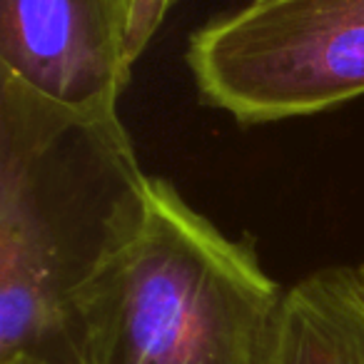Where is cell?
I'll return each instance as SVG.
<instances>
[{
	"instance_id": "obj_7",
	"label": "cell",
	"mask_w": 364,
	"mask_h": 364,
	"mask_svg": "<svg viewBox=\"0 0 364 364\" xmlns=\"http://www.w3.org/2000/svg\"><path fill=\"white\" fill-rule=\"evenodd\" d=\"M11 364H36V362H11Z\"/></svg>"
},
{
	"instance_id": "obj_6",
	"label": "cell",
	"mask_w": 364,
	"mask_h": 364,
	"mask_svg": "<svg viewBox=\"0 0 364 364\" xmlns=\"http://www.w3.org/2000/svg\"><path fill=\"white\" fill-rule=\"evenodd\" d=\"M357 272H359V279H362V284H364V262L357 267Z\"/></svg>"
},
{
	"instance_id": "obj_1",
	"label": "cell",
	"mask_w": 364,
	"mask_h": 364,
	"mask_svg": "<svg viewBox=\"0 0 364 364\" xmlns=\"http://www.w3.org/2000/svg\"><path fill=\"white\" fill-rule=\"evenodd\" d=\"M147 193L117 107H70L0 75V364H87V299Z\"/></svg>"
},
{
	"instance_id": "obj_5",
	"label": "cell",
	"mask_w": 364,
	"mask_h": 364,
	"mask_svg": "<svg viewBox=\"0 0 364 364\" xmlns=\"http://www.w3.org/2000/svg\"><path fill=\"white\" fill-rule=\"evenodd\" d=\"M267 364H364V284L324 267L284 289Z\"/></svg>"
},
{
	"instance_id": "obj_2",
	"label": "cell",
	"mask_w": 364,
	"mask_h": 364,
	"mask_svg": "<svg viewBox=\"0 0 364 364\" xmlns=\"http://www.w3.org/2000/svg\"><path fill=\"white\" fill-rule=\"evenodd\" d=\"M284 289L170 182L85 307L87 364H267Z\"/></svg>"
},
{
	"instance_id": "obj_3",
	"label": "cell",
	"mask_w": 364,
	"mask_h": 364,
	"mask_svg": "<svg viewBox=\"0 0 364 364\" xmlns=\"http://www.w3.org/2000/svg\"><path fill=\"white\" fill-rule=\"evenodd\" d=\"M185 60L242 125L332 110L364 97V0H252L195 31Z\"/></svg>"
},
{
	"instance_id": "obj_4",
	"label": "cell",
	"mask_w": 364,
	"mask_h": 364,
	"mask_svg": "<svg viewBox=\"0 0 364 364\" xmlns=\"http://www.w3.org/2000/svg\"><path fill=\"white\" fill-rule=\"evenodd\" d=\"M132 0H0V75L82 110L120 105Z\"/></svg>"
}]
</instances>
